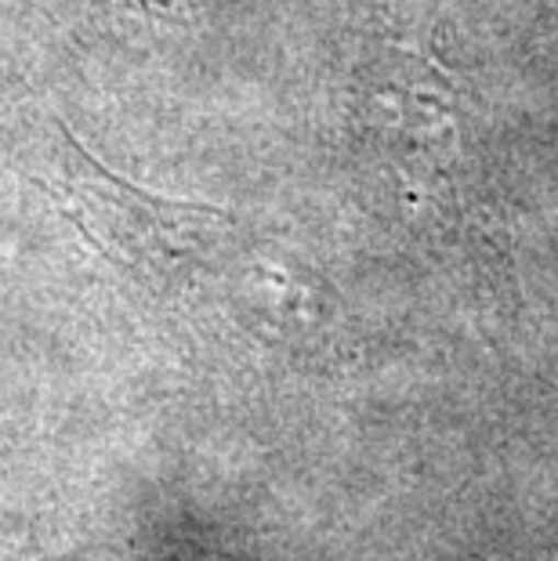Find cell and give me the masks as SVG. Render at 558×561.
Returning <instances> with one entry per match:
<instances>
[{
	"label": "cell",
	"mask_w": 558,
	"mask_h": 561,
	"mask_svg": "<svg viewBox=\"0 0 558 561\" xmlns=\"http://www.w3.org/2000/svg\"><path fill=\"white\" fill-rule=\"evenodd\" d=\"M52 193L77 232L135 276H174L229 232L225 210L130 185L94 160L73 135H66V157L58 160Z\"/></svg>",
	"instance_id": "cell-1"
}]
</instances>
